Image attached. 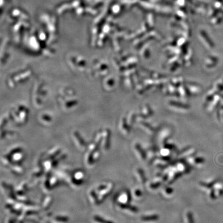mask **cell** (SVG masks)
Here are the masks:
<instances>
[{
	"mask_svg": "<svg viewBox=\"0 0 223 223\" xmlns=\"http://www.w3.org/2000/svg\"><path fill=\"white\" fill-rule=\"evenodd\" d=\"M113 188L114 185L112 183L102 184L98 186L95 190L98 195L100 203L110 195L113 190Z\"/></svg>",
	"mask_w": 223,
	"mask_h": 223,
	"instance_id": "6da1fadb",
	"label": "cell"
},
{
	"mask_svg": "<svg viewBox=\"0 0 223 223\" xmlns=\"http://www.w3.org/2000/svg\"><path fill=\"white\" fill-rule=\"evenodd\" d=\"M84 173L81 170L74 172L71 182L74 185H80L83 183L84 179Z\"/></svg>",
	"mask_w": 223,
	"mask_h": 223,
	"instance_id": "7a4b0ae2",
	"label": "cell"
},
{
	"mask_svg": "<svg viewBox=\"0 0 223 223\" xmlns=\"http://www.w3.org/2000/svg\"><path fill=\"white\" fill-rule=\"evenodd\" d=\"M89 197L92 204L97 205L100 204L98 195L95 190H92L89 192Z\"/></svg>",
	"mask_w": 223,
	"mask_h": 223,
	"instance_id": "3957f363",
	"label": "cell"
},
{
	"mask_svg": "<svg viewBox=\"0 0 223 223\" xmlns=\"http://www.w3.org/2000/svg\"><path fill=\"white\" fill-rule=\"evenodd\" d=\"M118 206H119V207L122 210H130V212H133V213H137L139 212V210L137 209V208L130 206L129 204L119 203Z\"/></svg>",
	"mask_w": 223,
	"mask_h": 223,
	"instance_id": "277c9868",
	"label": "cell"
},
{
	"mask_svg": "<svg viewBox=\"0 0 223 223\" xmlns=\"http://www.w3.org/2000/svg\"><path fill=\"white\" fill-rule=\"evenodd\" d=\"M69 218L67 216H57L55 217L52 220L53 223H67Z\"/></svg>",
	"mask_w": 223,
	"mask_h": 223,
	"instance_id": "5b68a950",
	"label": "cell"
},
{
	"mask_svg": "<svg viewBox=\"0 0 223 223\" xmlns=\"http://www.w3.org/2000/svg\"><path fill=\"white\" fill-rule=\"evenodd\" d=\"M11 169L12 172L16 174H21L23 171V168L19 163H17L14 166H12Z\"/></svg>",
	"mask_w": 223,
	"mask_h": 223,
	"instance_id": "8992f818",
	"label": "cell"
},
{
	"mask_svg": "<svg viewBox=\"0 0 223 223\" xmlns=\"http://www.w3.org/2000/svg\"><path fill=\"white\" fill-rule=\"evenodd\" d=\"M52 198L51 196H46L42 203V207L44 209H48L52 204Z\"/></svg>",
	"mask_w": 223,
	"mask_h": 223,
	"instance_id": "52a82bcc",
	"label": "cell"
},
{
	"mask_svg": "<svg viewBox=\"0 0 223 223\" xmlns=\"http://www.w3.org/2000/svg\"><path fill=\"white\" fill-rule=\"evenodd\" d=\"M137 177H139V181H141L140 182H141L142 184H144L146 181V177L144 174V172L141 170V169H137Z\"/></svg>",
	"mask_w": 223,
	"mask_h": 223,
	"instance_id": "ba28073f",
	"label": "cell"
},
{
	"mask_svg": "<svg viewBox=\"0 0 223 223\" xmlns=\"http://www.w3.org/2000/svg\"><path fill=\"white\" fill-rule=\"evenodd\" d=\"M141 220L144 222L148 221H155L159 219V216L158 215H149V216H144L141 218Z\"/></svg>",
	"mask_w": 223,
	"mask_h": 223,
	"instance_id": "9c48e42d",
	"label": "cell"
},
{
	"mask_svg": "<svg viewBox=\"0 0 223 223\" xmlns=\"http://www.w3.org/2000/svg\"><path fill=\"white\" fill-rule=\"evenodd\" d=\"M93 220L96 223H113L111 221L105 220H104V218H102L100 216H98L97 215H95L94 217Z\"/></svg>",
	"mask_w": 223,
	"mask_h": 223,
	"instance_id": "30bf717a",
	"label": "cell"
},
{
	"mask_svg": "<svg viewBox=\"0 0 223 223\" xmlns=\"http://www.w3.org/2000/svg\"><path fill=\"white\" fill-rule=\"evenodd\" d=\"M186 218L188 223H194L193 216L190 212H188L186 214Z\"/></svg>",
	"mask_w": 223,
	"mask_h": 223,
	"instance_id": "8fae6325",
	"label": "cell"
},
{
	"mask_svg": "<svg viewBox=\"0 0 223 223\" xmlns=\"http://www.w3.org/2000/svg\"><path fill=\"white\" fill-rule=\"evenodd\" d=\"M160 185V183L159 182H157L156 183H151V184L150 185V188H151L152 189H155V188H158V187H159Z\"/></svg>",
	"mask_w": 223,
	"mask_h": 223,
	"instance_id": "7c38bea8",
	"label": "cell"
},
{
	"mask_svg": "<svg viewBox=\"0 0 223 223\" xmlns=\"http://www.w3.org/2000/svg\"><path fill=\"white\" fill-rule=\"evenodd\" d=\"M134 195L136 197H141L142 196V193L141 190H136L134 192Z\"/></svg>",
	"mask_w": 223,
	"mask_h": 223,
	"instance_id": "4fadbf2b",
	"label": "cell"
},
{
	"mask_svg": "<svg viewBox=\"0 0 223 223\" xmlns=\"http://www.w3.org/2000/svg\"><path fill=\"white\" fill-rule=\"evenodd\" d=\"M164 190L166 192V193L168 194V195H169L173 192V189L171 188H166Z\"/></svg>",
	"mask_w": 223,
	"mask_h": 223,
	"instance_id": "5bb4252c",
	"label": "cell"
},
{
	"mask_svg": "<svg viewBox=\"0 0 223 223\" xmlns=\"http://www.w3.org/2000/svg\"><path fill=\"white\" fill-rule=\"evenodd\" d=\"M7 223H15L14 221L11 220V218H8V220H7Z\"/></svg>",
	"mask_w": 223,
	"mask_h": 223,
	"instance_id": "9a60e30c",
	"label": "cell"
}]
</instances>
